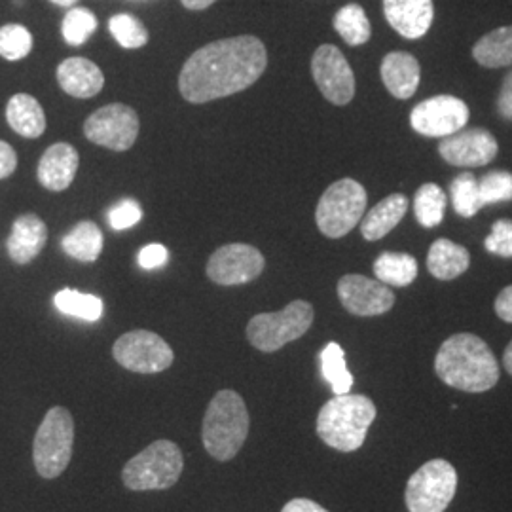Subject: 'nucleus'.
<instances>
[{"label":"nucleus","mask_w":512,"mask_h":512,"mask_svg":"<svg viewBox=\"0 0 512 512\" xmlns=\"http://www.w3.org/2000/svg\"><path fill=\"white\" fill-rule=\"evenodd\" d=\"M450 190H452V205L459 217L471 219L484 207L480 198V186L473 173L458 175Z\"/></svg>","instance_id":"obj_32"},{"label":"nucleus","mask_w":512,"mask_h":512,"mask_svg":"<svg viewBox=\"0 0 512 512\" xmlns=\"http://www.w3.org/2000/svg\"><path fill=\"white\" fill-rule=\"evenodd\" d=\"M476 63L488 69L512 65V25L494 29L473 46Z\"/></svg>","instance_id":"obj_26"},{"label":"nucleus","mask_w":512,"mask_h":512,"mask_svg":"<svg viewBox=\"0 0 512 512\" xmlns=\"http://www.w3.org/2000/svg\"><path fill=\"white\" fill-rule=\"evenodd\" d=\"M503 366H505V370L512 376V342L507 346V349H505V353H503Z\"/></svg>","instance_id":"obj_45"},{"label":"nucleus","mask_w":512,"mask_h":512,"mask_svg":"<svg viewBox=\"0 0 512 512\" xmlns=\"http://www.w3.org/2000/svg\"><path fill=\"white\" fill-rule=\"evenodd\" d=\"M74 421L69 410L54 406L38 427L33 444V461L42 478H57L73 458Z\"/></svg>","instance_id":"obj_6"},{"label":"nucleus","mask_w":512,"mask_h":512,"mask_svg":"<svg viewBox=\"0 0 512 512\" xmlns=\"http://www.w3.org/2000/svg\"><path fill=\"white\" fill-rule=\"evenodd\" d=\"M46 241H48V228L44 220L33 213H27L14 222L12 232L6 241V249L16 264L25 266L40 255Z\"/></svg>","instance_id":"obj_19"},{"label":"nucleus","mask_w":512,"mask_h":512,"mask_svg":"<svg viewBox=\"0 0 512 512\" xmlns=\"http://www.w3.org/2000/svg\"><path fill=\"white\" fill-rule=\"evenodd\" d=\"M387 23L408 40L425 37L433 25V0H384Z\"/></svg>","instance_id":"obj_17"},{"label":"nucleus","mask_w":512,"mask_h":512,"mask_svg":"<svg viewBox=\"0 0 512 512\" xmlns=\"http://www.w3.org/2000/svg\"><path fill=\"white\" fill-rule=\"evenodd\" d=\"M33 35L19 23H8L0 27V57L8 61H19L31 54Z\"/></svg>","instance_id":"obj_35"},{"label":"nucleus","mask_w":512,"mask_h":512,"mask_svg":"<svg viewBox=\"0 0 512 512\" xmlns=\"http://www.w3.org/2000/svg\"><path fill=\"white\" fill-rule=\"evenodd\" d=\"M311 74L319 92L332 105L344 107L355 95V74L349 67L346 55L336 46L323 44L311 57Z\"/></svg>","instance_id":"obj_12"},{"label":"nucleus","mask_w":512,"mask_h":512,"mask_svg":"<svg viewBox=\"0 0 512 512\" xmlns=\"http://www.w3.org/2000/svg\"><path fill=\"white\" fill-rule=\"evenodd\" d=\"M18 167V154L8 143L0 141V179L10 177Z\"/></svg>","instance_id":"obj_40"},{"label":"nucleus","mask_w":512,"mask_h":512,"mask_svg":"<svg viewBox=\"0 0 512 512\" xmlns=\"http://www.w3.org/2000/svg\"><path fill=\"white\" fill-rule=\"evenodd\" d=\"M458 490V473L446 459H431L410 476L406 507L410 512H444Z\"/></svg>","instance_id":"obj_9"},{"label":"nucleus","mask_w":512,"mask_h":512,"mask_svg":"<svg viewBox=\"0 0 512 512\" xmlns=\"http://www.w3.org/2000/svg\"><path fill=\"white\" fill-rule=\"evenodd\" d=\"M332 23H334L336 33L344 38L349 46H363L372 35L370 21L366 18L363 6H359V4H348V6L340 8Z\"/></svg>","instance_id":"obj_29"},{"label":"nucleus","mask_w":512,"mask_h":512,"mask_svg":"<svg viewBox=\"0 0 512 512\" xmlns=\"http://www.w3.org/2000/svg\"><path fill=\"white\" fill-rule=\"evenodd\" d=\"M374 274L387 287H408L418 277V262L406 253H382L374 262Z\"/></svg>","instance_id":"obj_27"},{"label":"nucleus","mask_w":512,"mask_h":512,"mask_svg":"<svg viewBox=\"0 0 512 512\" xmlns=\"http://www.w3.org/2000/svg\"><path fill=\"white\" fill-rule=\"evenodd\" d=\"M57 82L71 97L90 99L103 90L105 76L90 59L69 57L57 67Z\"/></svg>","instance_id":"obj_20"},{"label":"nucleus","mask_w":512,"mask_h":512,"mask_svg":"<svg viewBox=\"0 0 512 512\" xmlns=\"http://www.w3.org/2000/svg\"><path fill=\"white\" fill-rule=\"evenodd\" d=\"M376 420V404L365 395H336L317 416V435L338 452H355L365 444Z\"/></svg>","instance_id":"obj_3"},{"label":"nucleus","mask_w":512,"mask_h":512,"mask_svg":"<svg viewBox=\"0 0 512 512\" xmlns=\"http://www.w3.org/2000/svg\"><path fill=\"white\" fill-rule=\"evenodd\" d=\"M181 2H183L184 8H188V10H205L211 4H215L217 0H181Z\"/></svg>","instance_id":"obj_44"},{"label":"nucleus","mask_w":512,"mask_h":512,"mask_svg":"<svg viewBox=\"0 0 512 512\" xmlns=\"http://www.w3.org/2000/svg\"><path fill=\"white\" fill-rule=\"evenodd\" d=\"M313 323V308L306 300H294L285 310L255 315L247 325V338L251 346L264 353L302 338Z\"/></svg>","instance_id":"obj_8"},{"label":"nucleus","mask_w":512,"mask_h":512,"mask_svg":"<svg viewBox=\"0 0 512 512\" xmlns=\"http://www.w3.org/2000/svg\"><path fill=\"white\" fill-rule=\"evenodd\" d=\"M471 256L465 247L450 239H437L427 255V268L440 281H452L467 272Z\"/></svg>","instance_id":"obj_23"},{"label":"nucleus","mask_w":512,"mask_h":512,"mask_svg":"<svg viewBox=\"0 0 512 512\" xmlns=\"http://www.w3.org/2000/svg\"><path fill=\"white\" fill-rule=\"evenodd\" d=\"M266 65L268 52L260 38H222L186 59L179 90L188 103H209L251 88L266 71Z\"/></svg>","instance_id":"obj_1"},{"label":"nucleus","mask_w":512,"mask_h":512,"mask_svg":"<svg viewBox=\"0 0 512 512\" xmlns=\"http://www.w3.org/2000/svg\"><path fill=\"white\" fill-rule=\"evenodd\" d=\"M380 73L387 92L397 99H410L420 86V63L414 55L406 52L385 55Z\"/></svg>","instance_id":"obj_21"},{"label":"nucleus","mask_w":512,"mask_h":512,"mask_svg":"<svg viewBox=\"0 0 512 512\" xmlns=\"http://www.w3.org/2000/svg\"><path fill=\"white\" fill-rule=\"evenodd\" d=\"M499 152L494 135L486 129H461L440 141L442 160L456 167H482L490 164Z\"/></svg>","instance_id":"obj_16"},{"label":"nucleus","mask_w":512,"mask_h":512,"mask_svg":"<svg viewBox=\"0 0 512 512\" xmlns=\"http://www.w3.org/2000/svg\"><path fill=\"white\" fill-rule=\"evenodd\" d=\"M484 245L486 251L492 255L512 258V220H497Z\"/></svg>","instance_id":"obj_37"},{"label":"nucleus","mask_w":512,"mask_h":512,"mask_svg":"<svg viewBox=\"0 0 512 512\" xmlns=\"http://www.w3.org/2000/svg\"><path fill=\"white\" fill-rule=\"evenodd\" d=\"M61 247L78 262H95L103 251V232L92 220H82L63 238Z\"/></svg>","instance_id":"obj_25"},{"label":"nucleus","mask_w":512,"mask_h":512,"mask_svg":"<svg viewBox=\"0 0 512 512\" xmlns=\"http://www.w3.org/2000/svg\"><path fill=\"white\" fill-rule=\"evenodd\" d=\"M181 448L171 440H156L141 454L129 459L122 471L126 488L133 492L167 490L183 475Z\"/></svg>","instance_id":"obj_5"},{"label":"nucleus","mask_w":512,"mask_h":512,"mask_svg":"<svg viewBox=\"0 0 512 512\" xmlns=\"http://www.w3.org/2000/svg\"><path fill=\"white\" fill-rule=\"evenodd\" d=\"M321 372L334 395H346L353 387V376L346 365V353L340 344L330 342L321 351Z\"/></svg>","instance_id":"obj_30"},{"label":"nucleus","mask_w":512,"mask_h":512,"mask_svg":"<svg viewBox=\"0 0 512 512\" xmlns=\"http://www.w3.org/2000/svg\"><path fill=\"white\" fill-rule=\"evenodd\" d=\"M249 412L241 395L232 389H222L203 418L202 439L211 458L230 461L238 456L249 435Z\"/></svg>","instance_id":"obj_4"},{"label":"nucleus","mask_w":512,"mask_h":512,"mask_svg":"<svg viewBox=\"0 0 512 512\" xmlns=\"http://www.w3.org/2000/svg\"><path fill=\"white\" fill-rule=\"evenodd\" d=\"M6 120L10 128L27 139H38L46 129V116L42 105L29 93H18L8 101Z\"/></svg>","instance_id":"obj_24"},{"label":"nucleus","mask_w":512,"mask_h":512,"mask_svg":"<svg viewBox=\"0 0 512 512\" xmlns=\"http://www.w3.org/2000/svg\"><path fill=\"white\" fill-rule=\"evenodd\" d=\"M281 512H329L323 509L319 503L311 501V499H293L289 501Z\"/></svg>","instance_id":"obj_43"},{"label":"nucleus","mask_w":512,"mask_h":512,"mask_svg":"<svg viewBox=\"0 0 512 512\" xmlns=\"http://www.w3.org/2000/svg\"><path fill=\"white\" fill-rule=\"evenodd\" d=\"M141 219H143V209L139 207V203L133 202V200H124V202L114 205L109 211L110 228L116 232L133 228L135 224H139Z\"/></svg>","instance_id":"obj_38"},{"label":"nucleus","mask_w":512,"mask_h":512,"mask_svg":"<svg viewBox=\"0 0 512 512\" xmlns=\"http://www.w3.org/2000/svg\"><path fill=\"white\" fill-rule=\"evenodd\" d=\"M50 2H54L55 6H63V8H71L74 6L78 0H50Z\"/></svg>","instance_id":"obj_46"},{"label":"nucleus","mask_w":512,"mask_h":512,"mask_svg":"<svg viewBox=\"0 0 512 512\" xmlns=\"http://www.w3.org/2000/svg\"><path fill=\"white\" fill-rule=\"evenodd\" d=\"M497 107H499L501 116L512 122V73L505 78V84H503L499 99H497Z\"/></svg>","instance_id":"obj_42"},{"label":"nucleus","mask_w":512,"mask_h":512,"mask_svg":"<svg viewBox=\"0 0 512 512\" xmlns=\"http://www.w3.org/2000/svg\"><path fill=\"white\" fill-rule=\"evenodd\" d=\"M54 306L63 315L95 323L103 317V300L95 294H84L74 289H63L54 296Z\"/></svg>","instance_id":"obj_28"},{"label":"nucleus","mask_w":512,"mask_h":512,"mask_svg":"<svg viewBox=\"0 0 512 512\" xmlns=\"http://www.w3.org/2000/svg\"><path fill=\"white\" fill-rule=\"evenodd\" d=\"M338 298L342 306L359 317L384 315L395 306V294L382 281L365 275H344L338 281Z\"/></svg>","instance_id":"obj_15"},{"label":"nucleus","mask_w":512,"mask_h":512,"mask_svg":"<svg viewBox=\"0 0 512 512\" xmlns=\"http://www.w3.org/2000/svg\"><path fill=\"white\" fill-rule=\"evenodd\" d=\"M114 361L137 374H158L173 365V349L164 338L150 330H131L120 336L112 348Z\"/></svg>","instance_id":"obj_10"},{"label":"nucleus","mask_w":512,"mask_h":512,"mask_svg":"<svg viewBox=\"0 0 512 512\" xmlns=\"http://www.w3.org/2000/svg\"><path fill=\"white\" fill-rule=\"evenodd\" d=\"M435 372L444 384L467 393L490 391L499 382V365L492 349L467 332L450 336L440 346Z\"/></svg>","instance_id":"obj_2"},{"label":"nucleus","mask_w":512,"mask_h":512,"mask_svg":"<svg viewBox=\"0 0 512 512\" xmlns=\"http://www.w3.org/2000/svg\"><path fill=\"white\" fill-rule=\"evenodd\" d=\"M478 186L484 205L512 202V173L492 171L482 181H478Z\"/></svg>","instance_id":"obj_36"},{"label":"nucleus","mask_w":512,"mask_h":512,"mask_svg":"<svg viewBox=\"0 0 512 512\" xmlns=\"http://www.w3.org/2000/svg\"><path fill=\"white\" fill-rule=\"evenodd\" d=\"M167 258H169V253H167V249H165L164 245H160V243H152V245L143 247V249L139 251V256H137L139 266H141L143 270L162 268L165 262H167Z\"/></svg>","instance_id":"obj_39"},{"label":"nucleus","mask_w":512,"mask_h":512,"mask_svg":"<svg viewBox=\"0 0 512 512\" xmlns=\"http://www.w3.org/2000/svg\"><path fill=\"white\" fill-rule=\"evenodd\" d=\"M414 211L423 228L439 226L446 211V194L439 184L427 183L421 186L414 198Z\"/></svg>","instance_id":"obj_31"},{"label":"nucleus","mask_w":512,"mask_h":512,"mask_svg":"<svg viewBox=\"0 0 512 512\" xmlns=\"http://www.w3.org/2000/svg\"><path fill=\"white\" fill-rule=\"evenodd\" d=\"M469 107L454 95L425 99L410 114L412 129L425 137H448L467 126Z\"/></svg>","instance_id":"obj_14"},{"label":"nucleus","mask_w":512,"mask_h":512,"mask_svg":"<svg viewBox=\"0 0 512 512\" xmlns=\"http://www.w3.org/2000/svg\"><path fill=\"white\" fill-rule=\"evenodd\" d=\"M84 135L99 147L124 152L135 145L139 116L128 105H107L95 110L84 124Z\"/></svg>","instance_id":"obj_11"},{"label":"nucleus","mask_w":512,"mask_h":512,"mask_svg":"<svg viewBox=\"0 0 512 512\" xmlns=\"http://www.w3.org/2000/svg\"><path fill=\"white\" fill-rule=\"evenodd\" d=\"M78 164L80 158L76 148L67 143H55L40 158L38 181L46 190L63 192L73 184Z\"/></svg>","instance_id":"obj_18"},{"label":"nucleus","mask_w":512,"mask_h":512,"mask_svg":"<svg viewBox=\"0 0 512 512\" xmlns=\"http://www.w3.org/2000/svg\"><path fill=\"white\" fill-rule=\"evenodd\" d=\"M97 29V18L88 8H71L63 19L61 33L67 44L82 46L86 44Z\"/></svg>","instance_id":"obj_34"},{"label":"nucleus","mask_w":512,"mask_h":512,"mask_svg":"<svg viewBox=\"0 0 512 512\" xmlns=\"http://www.w3.org/2000/svg\"><path fill=\"white\" fill-rule=\"evenodd\" d=\"M408 200L404 194H391L374 205L361 222V234L366 241L385 238L406 215Z\"/></svg>","instance_id":"obj_22"},{"label":"nucleus","mask_w":512,"mask_h":512,"mask_svg":"<svg viewBox=\"0 0 512 512\" xmlns=\"http://www.w3.org/2000/svg\"><path fill=\"white\" fill-rule=\"evenodd\" d=\"M495 313L505 323H512V285L503 289L495 298Z\"/></svg>","instance_id":"obj_41"},{"label":"nucleus","mask_w":512,"mask_h":512,"mask_svg":"<svg viewBox=\"0 0 512 512\" xmlns=\"http://www.w3.org/2000/svg\"><path fill=\"white\" fill-rule=\"evenodd\" d=\"M366 209V190L353 179L330 184L317 203L315 220L323 236L344 238L363 220Z\"/></svg>","instance_id":"obj_7"},{"label":"nucleus","mask_w":512,"mask_h":512,"mask_svg":"<svg viewBox=\"0 0 512 512\" xmlns=\"http://www.w3.org/2000/svg\"><path fill=\"white\" fill-rule=\"evenodd\" d=\"M266 260L262 253L245 243H230L217 249L207 262V275L222 287L245 285L264 272Z\"/></svg>","instance_id":"obj_13"},{"label":"nucleus","mask_w":512,"mask_h":512,"mask_svg":"<svg viewBox=\"0 0 512 512\" xmlns=\"http://www.w3.org/2000/svg\"><path fill=\"white\" fill-rule=\"evenodd\" d=\"M110 33L126 50H137L147 46V27L131 14H116L109 21Z\"/></svg>","instance_id":"obj_33"}]
</instances>
